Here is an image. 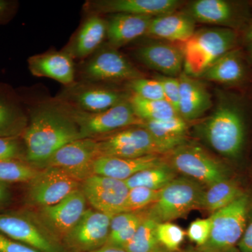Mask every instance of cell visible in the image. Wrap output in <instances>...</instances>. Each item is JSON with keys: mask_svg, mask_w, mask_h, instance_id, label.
I'll list each match as a JSON object with an SVG mask.
<instances>
[{"mask_svg": "<svg viewBox=\"0 0 252 252\" xmlns=\"http://www.w3.org/2000/svg\"><path fill=\"white\" fill-rule=\"evenodd\" d=\"M200 252V251H198V250H197L196 248L193 249V248H189L188 250H186L185 252Z\"/></svg>", "mask_w": 252, "mask_h": 252, "instance_id": "cell-50", "label": "cell"}, {"mask_svg": "<svg viewBox=\"0 0 252 252\" xmlns=\"http://www.w3.org/2000/svg\"><path fill=\"white\" fill-rule=\"evenodd\" d=\"M135 56L146 67L166 77H178L183 72L185 59L182 48L170 43L144 44L137 48Z\"/></svg>", "mask_w": 252, "mask_h": 252, "instance_id": "cell-19", "label": "cell"}, {"mask_svg": "<svg viewBox=\"0 0 252 252\" xmlns=\"http://www.w3.org/2000/svg\"><path fill=\"white\" fill-rule=\"evenodd\" d=\"M226 252H243L242 251H240V250L237 247H235V248L230 249V250H228V251H227Z\"/></svg>", "mask_w": 252, "mask_h": 252, "instance_id": "cell-49", "label": "cell"}, {"mask_svg": "<svg viewBox=\"0 0 252 252\" xmlns=\"http://www.w3.org/2000/svg\"><path fill=\"white\" fill-rule=\"evenodd\" d=\"M91 252H127L124 248H119V247L114 246V245L106 244L102 248L97 249Z\"/></svg>", "mask_w": 252, "mask_h": 252, "instance_id": "cell-46", "label": "cell"}, {"mask_svg": "<svg viewBox=\"0 0 252 252\" xmlns=\"http://www.w3.org/2000/svg\"><path fill=\"white\" fill-rule=\"evenodd\" d=\"M180 83L179 116L187 122L198 120L212 108V96L206 87L196 78L182 72Z\"/></svg>", "mask_w": 252, "mask_h": 252, "instance_id": "cell-22", "label": "cell"}, {"mask_svg": "<svg viewBox=\"0 0 252 252\" xmlns=\"http://www.w3.org/2000/svg\"><path fill=\"white\" fill-rule=\"evenodd\" d=\"M157 79L161 84L164 99L171 104L179 115L180 97V83L179 78L161 76L157 77Z\"/></svg>", "mask_w": 252, "mask_h": 252, "instance_id": "cell-40", "label": "cell"}, {"mask_svg": "<svg viewBox=\"0 0 252 252\" xmlns=\"http://www.w3.org/2000/svg\"><path fill=\"white\" fill-rule=\"evenodd\" d=\"M130 94L86 81L67 86L58 100L70 107L86 112H103L124 101Z\"/></svg>", "mask_w": 252, "mask_h": 252, "instance_id": "cell-12", "label": "cell"}, {"mask_svg": "<svg viewBox=\"0 0 252 252\" xmlns=\"http://www.w3.org/2000/svg\"><path fill=\"white\" fill-rule=\"evenodd\" d=\"M86 199L81 188L59 203L41 207L36 218L56 240H63L86 210Z\"/></svg>", "mask_w": 252, "mask_h": 252, "instance_id": "cell-16", "label": "cell"}, {"mask_svg": "<svg viewBox=\"0 0 252 252\" xmlns=\"http://www.w3.org/2000/svg\"><path fill=\"white\" fill-rule=\"evenodd\" d=\"M16 10L14 1L0 0V24L9 21Z\"/></svg>", "mask_w": 252, "mask_h": 252, "instance_id": "cell-43", "label": "cell"}, {"mask_svg": "<svg viewBox=\"0 0 252 252\" xmlns=\"http://www.w3.org/2000/svg\"><path fill=\"white\" fill-rule=\"evenodd\" d=\"M28 122L14 94L0 86V137H21Z\"/></svg>", "mask_w": 252, "mask_h": 252, "instance_id": "cell-28", "label": "cell"}, {"mask_svg": "<svg viewBox=\"0 0 252 252\" xmlns=\"http://www.w3.org/2000/svg\"><path fill=\"white\" fill-rule=\"evenodd\" d=\"M39 172L23 160H6L0 162V184L30 182Z\"/></svg>", "mask_w": 252, "mask_h": 252, "instance_id": "cell-33", "label": "cell"}, {"mask_svg": "<svg viewBox=\"0 0 252 252\" xmlns=\"http://www.w3.org/2000/svg\"><path fill=\"white\" fill-rule=\"evenodd\" d=\"M83 77L91 82H117L144 77V74L117 49L102 47L84 63Z\"/></svg>", "mask_w": 252, "mask_h": 252, "instance_id": "cell-9", "label": "cell"}, {"mask_svg": "<svg viewBox=\"0 0 252 252\" xmlns=\"http://www.w3.org/2000/svg\"><path fill=\"white\" fill-rule=\"evenodd\" d=\"M245 193L238 182L231 178L223 180L205 189L199 209L212 214L233 203Z\"/></svg>", "mask_w": 252, "mask_h": 252, "instance_id": "cell-29", "label": "cell"}, {"mask_svg": "<svg viewBox=\"0 0 252 252\" xmlns=\"http://www.w3.org/2000/svg\"><path fill=\"white\" fill-rule=\"evenodd\" d=\"M152 18L128 14H113L107 20L109 46L117 49L147 34Z\"/></svg>", "mask_w": 252, "mask_h": 252, "instance_id": "cell-25", "label": "cell"}, {"mask_svg": "<svg viewBox=\"0 0 252 252\" xmlns=\"http://www.w3.org/2000/svg\"><path fill=\"white\" fill-rule=\"evenodd\" d=\"M81 182L57 167L39 170L29 182L26 200L32 206H50L80 188Z\"/></svg>", "mask_w": 252, "mask_h": 252, "instance_id": "cell-11", "label": "cell"}, {"mask_svg": "<svg viewBox=\"0 0 252 252\" xmlns=\"http://www.w3.org/2000/svg\"><path fill=\"white\" fill-rule=\"evenodd\" d=\"M244 46L245 48V51H243L250 65H252V41L244 44Z\"/></svg>", "mask_w": 252, "mask_h": 252, "instance_id": "cell-47", "label": "cell"}, {"mask_svg": "<svg viewBox=\"0 0 252 252\" xmlns=\"http://www.w3.org/2000/svg\"><path fill=\"white\" fill-rule=\"evenodd\" d=\"M160 190L142 187L130 189L126 201V212H140L147 208L157 200Z\"/></svg>", "mask_w": 252, "mask_h": 252, "instance_id": "cell-36", "label": "cell"}, {"mask_svg": "<svg viewBox=\"0 0 252 252\" xmlns=\"http://www.w3.org/2000/svg\"><path fill=\"white\" fill-rule=\"evenodd\" d=\"M252 208V196L245 193L226 207L212 214L210 237L200 252H226L237 247Z\"/></svg>", "mask_w": 252, "mask_h": 252, "instance_id": "cell-5", "label": "cell"}, {"mask_svg": "<svg viewBox=\"0 0 252 252\" xmlns=\"http://www.w3.org/2000/svg\"><path fill=\"white\" fill-rule=\"evenodd\" d=\"M28 67L36 77H48L69 86L74 83L73 59L64 51H51L35 55L28 60Z\"/></svg>", "mask_w": 252, "mask_h": 252, "instance_id": "cell-23", "label": "cell"}, {"mask_svg": "<svg viewBox=\"0 0 252 252\" xmlns=\"http://www.w3.org/2000/svg\"><path fill=\"white\" fill-rule=\"evenodd\" d=\"M195 32V21L186 13L173 12L152 18L146 35L185 42Z\"/></svg>", "mask_w": 252, "mask_h": 252, "instance_id": "cell-26", "label": "cell"}, {"mask_svg": "<svg viewBox=\"0 0 252 252\" xmlns=\"http://www.w3.org/2000/svg\"><path fill=\"white\" fill-rule=\"evenodd\" d=\"M240 42L243 44L252 41V18L243 31L240 32Z\"/></svg>", "mask_w": 252, "mask_h": 252, "instance_id": "cell-44", "label": "cell"}, {"mask_svg": "<svg viewBox=\"0 0 252 252\" xmlns=\"http://www.w3.org/2000/svg\"><path fill=\"white\" fill-rule=\"evenodd\" d=\"M240 33L230 28L216 27L195 31L184 42L183 72L198 78L220 56L239 47Z\"/></svg>", "mask_w": 252, "mask_h": 252, "instance_id": "cell-3", "label": "cell"}, {"mask_svg": "<svg viewBox=\"0 0 252 252\" xmlns=\"http://www.w3.org/2000/svg\"><path fill=\"white\" fill-rule=\"evenodd\" d=\"M112 217L86 209L63 240L68 248L76 252H91L102 248L108 241Z\"/></svg>", "mask_w": 252, "mask_h": 252, "instance_id": "cell-17", "label": "cell"}, {"mask_svg": "<svg viewBox=\"0 0 252 252\" xmlns=\"http://www.w3.org/2000/svg\"><path fill=\"white\" fill-rule=\"evenodd\" d=\"M203 186L192 179L177 177L161 189L158 198L144 212L157 223L171 222L199 209Z\"/></svg>", "mask_w": 252, "mask_h": 252, "instance_id": "cell-6", "label": "cell"}, {"mask_svg": "<svg viewBox=\"0 0 252 252\" xmlns=\"http://www.w3.org/2000/svg\"><path fill=\"white\" fill-rule=\"evenodd\" d=\"M142 126L153 137L163 156L187 142L188 122L180 116L166 120L144 122Z\"/></svg>", "mask_w": 252, "mask_h": 252, "instance_id": "cell-27", "label": "cell"}, {"mask_svg": "<svg viewBox=\"0 0 252 252\" xmlns=\"http://www.w3.org/2000/svg\"><path fill=\"white\" fill-rule=\"evenodd\" d=\"M26 162L42 169L55 152L81 138L76 123L57 99L32 110L22 136Z\"/></svg>", "mask_w": 252, "mask_h": 252, "instance_id": "cell-1", "label": "cell"}, {"mask_svg": "<svg viewBox=\"0 0 252 252\" xmlns=\"http://www.w3.org/2000/svg\"><path fill=\"white\" fill-rule=\"evenodd\" d=\"M184 4L179 0H94L85 9L91 14H128L157 17L175 12Z\"/></svg>", "mask_w": 252, "mask_h": 252, "instance_id": "cell-18", "label": "cell"}, {"mask_svg": "<svg viewBox=\"0 0 252 252\" xmlns=\"http://www.w3.org/2000/svg\"><path fill=\"white\" fill-rule=\"evenodd\" d=\"M26 150L21 137H0V162L26 161Z\"/></svg>", "mask_w": 252, "mask_h": 252, "instance_id": "cell-37", "label": "cell"}, {"mask_svg": "<svg viewBox=\"0 0 252 252\" xmlns=\"http://www.w3.org/2000/svg\"><path fill=\"white\" fill-rule=\"evenodd\" d=\"M165 162L163 156L157 154L135 158L101 156L94 160L93 175L104 176L125 182L137 172Z\"/></svg>", "mask_w": 252, "mask_h": 252, "instance_id": "cell-21", "label": "cell"}, {"mask_svg": "<svg viewBox=\"0 0 252 252\" xmlns=\"http://www.w3.org/2000/svg\"><path fill=\"white\" fill-rule=\"evenodd\" d=\"M0 233L40 252H66L37 219L0 214Z\"/></svg>", "mask_w": 252, "mask_h": 252, "instance_id": "cell-14", "label": "cell"}, {"mask_svg": "<svg viewBox=\"0 0 252 252\" xmlns=\"http://www.w3.org/2000/svg\"><path fill=\"white\" fill-rule=\"evenodd\" d=\"M250 2V6H251L252 9V1H249Z\"/></svg>", "mask_w": 252, "mask_h": 252, "instance_id": "cell-51", "label": "cell"}, {"mask_svg": "<svg viewBox=\"0 0 252 252\" xmlns=\"http://www.w3.org/2000/svg\"><path fill=\"white\" fill-rule=\"evenodd\" d=\"M157 233L160 245L170 252L179 251L186 235L185 230L171 222L157 223Z\"/></svg>", "mask_w": 252, "mask_h": 252, "instance_id": "cell-34", "label": "cell"}, {"mask_svg": "<svg viewBox=\"0 0 252 252\" xmlns=\"http://www.w3.org/2000/svg\"><path fill=\"white\" fill-rule=\"evenodd\" d=\"M0 252H40L0 233Z\"/></svg>", "mask_w": 252, "mask_h": 252, "instance_id": "cell-41", "label": "cell"}, {"mask_svg": "<svg viewBox=\"0 0 252 252\" xmlns=\"http://www.w3.org/2000/svg\"><path fill=\"white\" fill-rule=\"evenodd\" d=\"M250 64L240 47L220 56L198 77L224 85L238 86L250 79Z\"/></svg>", "mask_w": 252, "mask_h": 252, "instance_id": "cell-20", "label": "cell"}, {"mask_svg": "<svg viewBox=\"0 0 252 252\" xmlns=\"http://www.w3.org/2000/svg\"><path fill=\"white\" fill-rule=\"evenodd\" d=\"M127 86L131 94H136L142 98L151 100L165 99L161 84L157 78H137L128 81Z\"/></svg>", "mask_w": 252, "mask_h": 252, "instance_id": "cell-35", "label": "cell"}, {"mask_svg": "<svg viewBox=\"0 0 252 252\" xmlns=\"http://www.w3.org/2000/svg\"><path fill=\"white\" fill-rule=\"evenodd\" d=\"M107 37V20L99 15L91 14L84 21L66 52L73 59H87L100 48Z\"/></svg>", "mask_w": 252, "mask_h": 252, "instance_id": "cell-24", "label": "cell"}, {"mask_svg": "<svg viewBox=\"0 0 252 252\" xmlns=\"http://www.w3.org/2000/svg\"><path fill=\"white\" fill-rule=\"evenodd\" d=\"M177 177V172L165 160L163 163L137 172L125 181L129 189L134 187L161 190Z\"/></svg>", "mask_w": 252, "mask_h": 252, "instance_id": "cell-30", "label": "cell"}, {"mask_svg": "<svg viewBox=\"0 0 252 252\" xmlns=\"http://www.w3.org/2000/svg\"><path fill=\"white\" fill-rule=\"evenodd\" d=\"M164 157L176 172L206 187L230 178L229 168L224 162L193 142L187 141Z\"/></svg>", "mask_w": 252, "mask_h": 252, "instance_id": "cell-4", "label": "cell"}, {"mask_svg": "<svg viewBox=\"0 0 252 252\" xmlns=\"http://www.w3.org/2000/svg\"><path fill=\"white\" fill-rule=\"evenodd\" d=\"M157 223L145 217L133 238L124 248L127 252H156L161 247L158 240Z\"/></svg>", "mask_w": 252, "mask_h": 252, "instance_id": "cell-32", "label": "cell"}, {"mask_svg": "<svg viewBox=\"0 0 252 252\" xmlns=\"http://www.w3.org/2000/svg\"><path fill=\"white\" fill-rule=\"evenodd\" d=\"M144 218H145L144 212L140 211L138 216L136 217L130 224L124 228V229L118 232L116 234L110 235L107 244L124 249L133 238L134 235Z\"/></svg>", "mask_w": 252, "mask_h": 252, "instance_id": "cell-39", "label": "cell"}, {"mask_svg": "<svg viewBox=\"0 0 252 252\" xmlns=\"http://www.w3.org/2000/svg\"><path fill=\"white\" fill-rule=\"evenodd\" d=\"M11 193L7 186L0 184V206L9 203L11 200Z\"/></svg>", "mask_w": 252, "mask_h": 252, "instance_id": "cell-45", "label": "cell"}, {"mask_svg": "<svg viewBox=\"0 0 252 252\" xmlns=\"http://www.w3.org/2000/svg\"><path fill=\"white\" fill-rule=\"evenodd\" d=\"M237 248L243 252H252V208L249 215L245 231Z\"/></svg>", "mask_w": 252, "mask_h": 252, "instance_id": "cell-42", "label": "cell"}, {"mask_svg": "<svg viewBox=\"0 0 252 252\" xmlns=\"http://www.w3.org/2000/svg\"><path fill=\"white\" fill-rule=\"evenodd\" d=\"M97 140L99 157L135 158L153 154L162 155L153 137L142 125L131 126Z\"/></svg>", "mask_w": 252, "mask_h": 252, "instance_id": "cell-10", "label": "cell"}, {"mask_svg": "<svg viewBox=\"0 0 252 252\" xmlns=\"http://www.w3.org/2000/svg\"><path fill=\"white\" fill-rule=\"evenodd\" d=\"M128 100L135 115L144 122L166 120L179 116L165 99L151 100L131 94Z\"/></svg>", "mask_w": 252, "mask_h": 252, "instance_id": "cell-31", "label": "cell"}, {"mask_svg": "<svg viewBox=\"0 0 252 252\" xmlns=\"http://www.w3.org/2000/svg\"><path fill=\"white\" fill-rule=\"evenodd\" d=\"M58 101L77 124L81 139H94V137L124 127L144 124L143 121L135 115L128 99L107 110L97 113L84 112Z\"/></svg>", "mask_w": 252, "mask_h": 252, "instance_id": "cell-7", "label": "cell"}, {"mask_svg": "<svg viewBox=\"0 0 252 252\" xmlns=\"http://www.w3.org/2000/svg\"><path fill=\"white\" fill-rule=\"evenodd\" d=\"M215 110L197 125L202 139L222 157L243 155L248 136V104L242 94L218 91Z\"/></svg>", "mask_w": 252, "mask_h": 252, "instance_id": "cell-2", "label": "cell"}, {"mask_svg": "<svg viewBox=\"0 0 252 252\" xmlns=\"http://www.w3.org/2000/svg\"><path fill=\"white\" fill-rule=\"evenodd\" d=\"M212 228L211 217L193 220L187 230V236L190 241L196 244V248L203 246L210 237Z\"/></svg>", "mask_w": 252, "mask_h": 252, "instance_id": "cell-38", "label": "cell"}, {"mask_svg": "<svg viewBox=\"0 0 252 252\" xmlns=\"http://www.w3.org/2000/svg\"><path fill=\"white\" fill-rule=\"evenodd\" d=\"M80 188L94 210L111 216L126 212L130 189L124 181L92 175L81 182Z\"/></svg>", "mask_w": 252, "mask_h": 252, "instance_id": "cell-15", "label": "cell"}, {"mask_svg": "<svg viewBox=\"0 0 252 252\" xmlns=\"http://www.w3.org/2000/svg\"><path fill=\"white\" fill-rule=\"evenodd\" d=\"M99 157L97 139H79L55 152L43 168L57 167L81 183L93 175L94 160Z\"/></svg>", "mask_w": 252, "mask_h": 252, "instance_id": "cell-13", "label": "cell"}, {"mask_svg": "<svg viewBox=\"0 0 252 252\" xmlns=\"http://www.w3.org/2000/svg\"><path fill=\"white\" fill-rule=\"evenodd\" d=\"M156 252H170V251H168V250H166V249L162 248V247L161 246Z\"/></svg>", "mask_w": 252, "mask_h": 252, "instance_id": "cell-48", "label": "cell"}, {"mask_svg": "<svg viewBox=\"0 0 252 252\" xmlns=\"http://www.w3.org/2000/svg\"><path fill=\"white\" fill-rule=\"evenodd\" d=\"M186 14L195 22L215 25L240 32L252 18L250 2L228 0H197Z\"/></svg>", "mask_w": 252, "mask_h": 252, "instance_id": "cell-8", "label": "cell"}]
</instances>
